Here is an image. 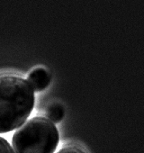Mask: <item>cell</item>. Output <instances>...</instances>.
I'll return each mask as SVG.
<instances>
[{
	"label": "cell",
	"instance_id": "cell-1",
	"mask_svg": "<svg viewBox=\"0 0 144 153\" xmlns=\"http://www.w3.org/2000/svg\"><path fill=\"white\" fill-rule=\"evenodd\" d=\"M34 102V90L26 79L0 76V133L21 126L32 114Z\"/></svg>",
	"mask_w": 144,
	"mask_h": 153
},
{
	"label": "cell",
	"instance_id": "cell-2",
	"mask_svg": "<svg viewBox=\"0 0 144 153\" xmlns=\"http://www.w3.org/2000/svg\"><path fill=\"white\" fill-rule=\"evenodd\" d=\"M59 141L55 124L37 116L23 123L15 132L12 146L15 153H54Z\"/></svg>",
	"mask_w": 144,
	"mask_h": 153
},
{
	"label": "cell",
	"instance_id": "cell-3",
	"mask_svg": "<svg viewBox=\"0 0 144 153\" xmlns=\"http://www.w3.org/2000/svg\"><path fill=\"white\" fill-rule=\"evenodd\" d=\"M27 81L33 90L42 91L48 87L50 83V76L44 68H37L29 74Z\"/></svg>",
	"mask_w": 144,
	"mask_h": 153
},
{
	"label": "cell",
	"instance_id": "cell-4",
	"mask_svg": "<svg viewBox=\"0 0 144 153\" xmlns=\"http://www.w3.org/2000/svg\"><path fill=\"white\" fill-rule=\"evenodd\" d=\"M46 115L52 123H59L64 117V109L61 105L58 103L51 104L48 106Z\"/></svg>",
	"mask_w": 144,
	"mask_h": 153
},
{
	"label": "cell",
	"instance_id": "cell-5",
	"mask_svg": "<svg viewBox=\"0 0 144 153\" xmlns=\"http://www.w3.org/2000/svg\"><path fill=\"white\" fill-rule=\"evenodd\" d=\"M0 153H15L9 142L0 136Z\"/></svg>",
	"mask_w": 144,
	"mask_h": 153
},
{
	"label": "cell",
	"instance_id": "cell-6",
	"mask_svg": "<svg viewBox=\"0 0 144 153\" xmlns=\"http://www.w3.org/2000/svg\"><path fill=\"white\" fill-rule=\"evenodd\" d=\"M58 153H86L82 149L76 146H66L59 149Z\"/></svg>",
	"mask_w": 144,
	"mask_h": 153
}]
</instances>
